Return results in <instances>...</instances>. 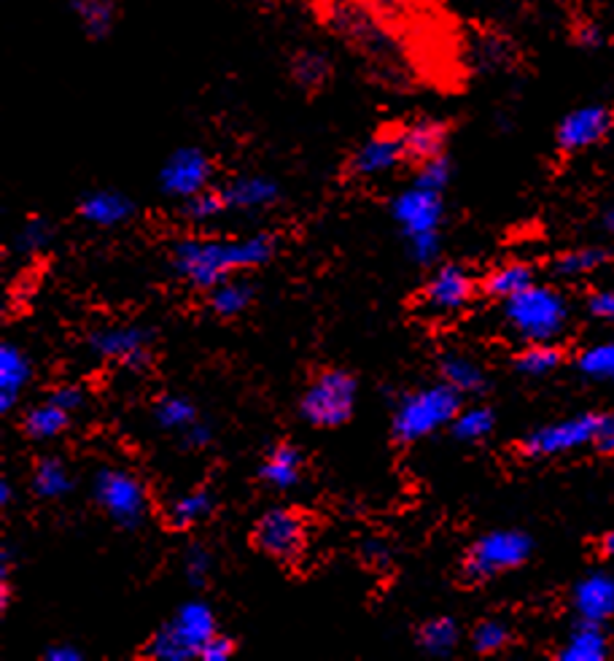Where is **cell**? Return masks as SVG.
Returning <instances> with one entry per match:
<instances>
[{
	"label": "cell",
	"mask_w": 614,
	"mask_h": 661,
	"mask_svg": "<svg viewBox=\"0 0 614 661\" xmlns=\"http://www.w3.org/2000/svg\"><path fill=\"white\" fill-rule=\"evenodd\" d=\"M275 254V235L261 233L237 241L189 238L173 246V270L197 290H213L235 270L259 268Z\"/></svg>",
	"instance_id": "obj_1"
},
{
	"label": "cell",
	"mask_w": 614,
	"mask_h": 661,
	"mask_svg": "<svg viewBox=\"0 0 614 661\" xmlns=\"http://www.w3.org/2000/svg\"><path fill=\"white\" fill-rule=\"evenodd\" d=\"M504 321L520 341L553 343L568 325V303L553 286L531 284L504 301Z\"/></svg>",
	"instance_id": "obj_2"
},
{
	"label": "cell",
	"mask_w": 614,
	"mask_h": 661,
	"mask_svg": "<svg viewBox=\"0 0 614 661\" xmlns=\"http://www.w3.org/2000/svg\"><path fill=\"white\" fill-rule=\"evenodd\" d=\"M216 635V615L205 602H186L168 624L159 626L146 646L154 661H189L200 657L202 646Z\"/></svg>",
	"instance_id": "obj_3"
},
{
	"label": "cell",
	"mask_w": 614,
	"mask_h": 661,
	"mask_svg": "<svg viewBox=\"0 0 614 661\" xmlns=\"http://www.w3.org/2000/svg\"><path fill=\"white\" fill-rule=\"evenodd\" d=\"M458 411V389H453L445 381L434 383V387H426L402 400L394 416V434L402 443H415V440L442 429L445 424H453Z\"/></svg>",
	"instance_id": "obj_4"
},
{
	"label": "cell",
	"mask_w": 614,
	"mask_h": 661,
	"mask_svg": "<svg viewBox=\"0 0 614 661\" xmlns=\"http://www.w3.org/2000/svg\"><path fill=\"white\" fill-rule=\"evenodd\" d=\"M533 551V540L520 529H496L482 535L464 556V578L471 584H482L496 575L509 573L528 562Z\"/></svg>",
	"instance_id": "obj_5"
},
{
	"label": "cell",
	"mask_w": 614,
	"mask_h": 661,
	"mask_svg": "<svg viewBox=\"0 0 614 661\" xmlns=\"http://www.w3.org/2000/svg\"><path fill=\"white\" fill-rule=\"evenodd\" d=\"M356 378L351 372L323 370L316 381L307 387L303 403H299V414L305 416L307 424L321 429H332L345 424L354 416L356 408Z\"/></svg>",
	"instance_id": "obj_6"
},
{
	"label": "cell",
	"mask_w": 614,
	"mask_h": 661,
	"mask_svg": "<svg viewBox=\"0 0 614 661\" xmlns=\"http://www.w3.org/2000/svg\"><path fill=\"white\" fill-rule=\"evenodd\" d=\"M95 500L124 529L138 527L146 518V511H149L144 483L130 476L127 470H116V467L98 470V476H95Z\"/></svg>",
	"instance_id": "obj_7"
},
{
	"label": "cell",
	"mask_w": 614,
	"mask_h": 661,
	"mask_svg": "<svg viewBox=\"0 0 614 661\" xmlns=\"http://www.w3.org/2000/svg\"><path fill=\"white\" fill-rule=\"evenodd\" d=\"M601 414H579L572 419H563L548 427L533 429L531 434H526L520 443V451L528 460H548V456H561L568 451L585 449V445H593L595 429H599Z\"/></svg>",
	"instance_id": "obj_8"
},
{
	"label": "cell",
	"mask_w": 614,
	"mask_h": 661,
	"mask_svg": "<svg viewBox=\"0 0 614 661\" xmlns=\"http://www.w3.org/2000/svg\"><path fill=\"white\" fill-rule=\"evenodd\" d=\"M254 546L278 562H294L305 546V522L288 507H272L256 522Z\"/></svg>",
	"instance_id": "obj_9"
},
{
	"label": "cell",
	"mask_w": 614,
	"mask_h": 661,
	"mask_svg": "<svg viewBox=\"0 0 614 661\" xmlns=\"http://www.w3.org/2000/svg\"><path fill=\"white\" fill-rule=\"evenodd\" d=\"M210 179H213V162L197 146H181V149H175L164 160L162 171H159V186H162L164 195L181 197V200L208 189Z\"/></svg>",
	"instance_id": "obj_10"
},
{
	"label": "cell",
	"mask_w": 614,
	"mask_h": 661,
	"mask_svg": "<svg viewBox=\"0 0 614 661\" xmlns=\"http://www.w3.org/2000/svg\"><path fill=\"white\" fill-rule=\"evenodd\" d=\"M391 213H394L396 224L402 228L405 238H415V235H426V233H440L442 217H445L442 192L413 184L409 189L400 192V195L394 197V203H391Z\"/></svg>",
	"instance_id": "obj_11"
},
{
	"label": "cell",
	"mask_w": 614,
	"mask_h": 661,
	"mask_svg": "<svg viewBox=\"0 0 614 661\" xmlns=\"http://www.w3.org/2000/svg\"><path fill=\"white\" fill-rule=\"evenodd\" d=\"M151 332L144 327H102L89 335V348L102 359L122 362L130 370H144L151 362Z\"/></svg>",
	"instance_id": "obj_12"
},
{
	"label": "cell",
	"mask_w": 614,
	"mask_h": 661,
	"mask_svg": "<svg viewBox=\"0 0 614 661\" xmlns=\"http://www.w3.org/2000/svg\"><path fill=\"white\" fill-rule=\"evenodd\" d=\"M614 124L606 106H582L566 114L558 124V146L563 151H582L601 144Z\"/></svg>",
	"instance_id": "obj_13"
},
{
	"label": "cell",
	"mask_w": 614,
	"mask_h": 661,
	"mask_svg": "<svg viewBox=\"0 0 614 661\" xmlns=\"http://www.w3.org/2000/svg\"><path fill=\"white\" fill-rule=\"evenodd\" d=\"M574 613L579 621H590V624H604L614 615V575L606 570H593L585 575L572 591Z\"/></svg>",
	"instance_id": "obj_14"
},
{
	"label": "cell",
	"mask_w": 614,
	"mask_h": 661,
	"mask_svg": "<svg viewBox=\"0 0 614 661\" xmlns=\"http://www.w3.org/2000/svg\"><path fill=\"white\" fill-rule=\"evenodd\" d=\"M471 292H475V284L461 265H442L426 284L423 303L437 314H453L471 301Z\"/></svg>",
	"instance_id": "obj_15"
},
{
	"label": "cell",
	"mask_w": 614,
	"mask_h": 661,
	"mask_svg": "<svg viewBox=\"0 0 614 661\" xmlns=\"http://www.w3.org/2000/svg\"><path fill=\"white\" fill-rule=\"evenodd\" d=\"M402 160H407L402 133H378L358 146L351 171L356 176H380V173L394 171Z\"/></svg>",
	"instance_id": "obj_16"
},
{
	"label": "cell",
	"mask_w": 614,
	"mask_h": 661,
	"mask_svg": "<svg viewBox=\"0 0 614 661\" xmlns=\"http://www.w3.org/2000/svg\"><path fill=\"white\" fill-rule=\"evenodd\" d=\"M135 213V203L116 189H95L78 200V217L95 228H119Z\"/></svg>",
	"instance_id": "obj_17"
},
{
	"label": "cell",
	"mask_w": 614,
	"mask_h": 661,
	"mask_svg": "<svg viewBox=\"0 0 614 661\" xmlns=\"http://www.w3.org/2000/svg\"><path fill=\"white\" fill-rule=\"evenodd\" d=\"M30 383V362L14 343L0 346V411L9 414L20 403L22 389Z\"/></svg>",
	"instance_id": "obj_18"
},
{
	"label": "cell",
	"mask_w": 614,
	"mask_h": 661,
	"mask_svg": "<svg viewBox=\"0 0 614 661\" xmlns=\"http://www.w3.org/2000/svg\"><path fill=\"white\" fill-rule=\"evenodd\" d=\"M447 140V124L440 120H418L407 124L402 130V146H405V157L413 162L434 160L445 151Z\"/></svg>",
	"instance_id": "obj_19"
},
{
	"label": "cell",
	"mask_w": 614,
	"mask_h": 661,
	"mask_svg": "<svg viewBox=\"0 0 614 661\" xmlns=\"http://www.w3.org/2000/svg\"><path fill=\"white\" fill-rule=\"evenodd\" d=\"M226 208H237V211H254V208H267L278 200V184L265 176H241L224 186Z\"/></svg>",
	"instance_id": "obj_20"
},
{
	"label": "cell",
	"mask_w": 614,
	"mask_h": 661,
	"mask_svg": "<svg viewBox=\"0 0 614 661\" xmlns=\"http://www.w3.org/2000/svg\"><path fill=\"white\" fill-rule=\"evenodd\" d=\"M610 657V640L601 632V624H590V621H579L577 629L566 637L561 646V661H604Z\"/></svg>",
	"instance_id": "obj_21"
},
{
	"label": "cell",
	"mask_w": 614,
	"mask_h": 661,
	"mask_svg": "<svg viewBox=\"0 0 614 661\" xmlns=\"http://www.w3.org/2000/svg\"><path fill=\"white\" fill-rule=\"evenodd\" d=\"M71 11L84 36L93 38V41H102V38L111 36L119 20L116 0H71Z\"/></svg>",
	"instance_id": "obj_22"
},
{
	"label": "cell",
	"mask_w": 614,
	"mask_h": 661,
	"mask_svg": "<svg viewBox=\"0 0 614 661\" xmlns=\"http://www.w3.org/2000/svg\"><path fill=\"white\" fill-rule=\"evenodd\" d=\"M259 476L265 478L272 489H294L299 483V476H303V454H299L294 445L281 443L270 451V456L261 465Z\"/></svg>",
	"instance_id": "obj_23"
},
{
	"label": "cell",
	"mask_w": 614,
	"mask_h": 661,
	"mask_svg": "<svg viewBox=\"0 0 614 661\" xmlns=\"http://www.w3.org/2000/svg\"><path fill=\"white\" fill-rule=\"evenodd\" d=\"M440 372L445 378V383H451L461 394H477L486 389V372H482V367L469 357H464V354H447V357H442Z\"/></svg>",
	"instance_id": "obj_24"
},
{
	"label": "cell",
	"mask_w": 614,
	"mask_h": 661,
	"mask_svg": "<svg viewBox=\"0 0 614 661\" xmlns=\"http://www.w3.org/2000/svg\"><path fill=\"white\" fill-rule=\"evenodd\" d=\"M213 513V494L208 489L189 491V494H181L179 500H173L168 505V522L170 527L186 529L200 524L202 518H208Z\"/></svg>",
	"instance_id": "obj_25"
},
{
	"label": "cell",
	"mask_w": 614,
	"mask_h": 661,
	"mask_svg": "<svg viewBox=\"0 0 614 661\" xmlns=\"http://www.w3.org/2000/svg\"><path fill=\"white\" fill-rule=\"evenodd\" d=\"M71 424V411H65L62 405H57L54 400L36 405V408L27 411L25 416V432L33 440H49L57 438L62 429Z\"/></svg>",
	"instance_id": "obj_26"
},
{
	"label": "cell",
	"mask_w": 614,
	"mask_h": 661,
	"mask_svg": "<svg viewBox=\"0 0 614 661\" xmlns=\"http://www.w3.org/2000/svg\"><path fill=\"white\" fill-rule=\"evenodd\" d=\"M533 284V270L526 262H509L493 270L486 279V292L499 301H509L512 295Z\"/></svg>",
	"instance_id": "obj_27"
},
{
	"label": "cell",
	"mask_w": 614,
	"mask_h": 661,
	"mask_svg": "<svg viewBox=\"0 0 614 661\" xmlns=\"http://www.w3.org/2000/svg\"><path fill=\"white\" fill-rule=\"evenodd\" d=\"M458 637V624L453 619H431L418 629V642L429 657H451Z\"/></svg>",
	"instance_id": "obj_28"
},
{
	"label": "cell",
	"mask_w": 614,
	"mask_h": 661,
	"mask_svg": "<svg viewBox=\"0 0 614 661\" xmlns=\"http://www.w3.org/2000/svg\"><path fill=\"white\" fill-rule=\"evenodd\" d=\"M71 476H67L65 465L57 456H47V460L38 462L36 473H33V491H36L41 500H60L71 491Z\"/></svg>",
	"instance_id": "obj_29"
},
{
	"label": "cell",
	"mask_w": 614,
	"mask_h": 661,
	"mask_svg": "<svg viewBox=\"0 0 614 661\" xmlns=\"http://www.w3.org/2000/svg\"><path fill=\"white\" fill-rule=\"evenodd\" d=\"M332 62L318 49H305L292 60V76L303 89H321L329 82Z\"/></svg>",
	"instance_id": "obj_30"
},
{
	"label": "cell",
	"mask_w": 614,
	"mask_h": 661,
	"mask_svg": "<svg viewBox=\"0 0 614 661\" xmlns=\"http://www.w3.org/2000/svg\"><path fill=\"white\" fill-rule=\"evenodd\" d=\"M254 301V290L246 281H221L219 286L210 290V308L219 316H237L248 308Z\"/></svg>",
	"instance_id": "obj_31"
},
{
	"label": "cell",
	"mask_w": 614,
	"mask_h": 661,
	"mask_svg": "<svg viewBox=\"0 0 614 661\" xmlns=\"http://www.w3.org/2000/svg\"><path fill=\"white\" fill-rule=\"evenodd\" d=\"M610 254L604 248H574V252L561 254L555 259V273L563 279H579V276L595 273L599 268H604Z\"/></svg>",
	"instance_id": "obj_32"
},
{
	"label": "cell",
	"mask_w": 614,
	"mask_h": 661,
	"mask_svg": "<svg viewBox=\"0 0 614 661\" xmlns=\"http://www.w3.org/2000/svg\"><path fill=\"white\" fill-rule=\"evenodd\" d=\"M563 354L553 343H528L520 354H517L515 367L523 376H548L561 365Z\"/></svg>",
	"instance_id": "obj_33"
},
{
	"label": "cell",
	"mask_w": 614,
	"mask_h": 661,
	"mask_svg": "<svg viewBox=\"0 0 614 661\" xmlns=\"http://www.w3.org/2000/svg\"><path fill=\"white\" fill-rule=\"evenodd\" d=\"M493 424H496V419H493V411L486 408V405H475V408L458 411L451 429L458 440L475 443V440H482L486 434H491Z\"/></svg>",
	"instance_id": "obj_34"
},
{
	"label": "cell",
	"mask_w": 614,
	"mask_h": 661,
	"mask_svg": "<svg viewBox=\"0 0 614 661\" xmlns=\"http://www.w3.org/2000/svg\"><path fill=\"white\" fill-rule=\"evenodd\" d=\"M221 211H226L224 192H197V195L186 197L184 206H181V217L189 219V222H208V219L219 217Z\"/></svg>",
	"instance_id": "obj_35"
},
{
	"label": "cell",
	"mask_w": 614,
	"mask_h": 661,
	"mask_svg": "<svg viewBox=\"0 0 614 661\" xmlns=\"http://www.w3.org/2000/svg\"><path fill=\"white\" fill-rule=\"evenodd\" d=\"M157 421L164 429H181L184 432L189 424L197 421V408L186 397H164L157 405Z\"/></svg>",
	"instance_id": "obj_36"
},
{
	"label": "cell",
	"mask_w": 614,
	"mask_h": 661,
	"mask_svg": "<svg viewBox=\"0 0 614 661\" xmlns=\"http://www.w3.org/2000/svg\"><path fill=\"white\" fill-rule=\"evenodd\" d=\"M577 365L588 378H606V381H614V341L585 348V352L579 354Z\"/></svg>",
	"instance_id": "obj_37"
},
{
	"label": "cell",
	"mask_w": 614,
	"mask_h": 661,
	"mask_svg": "<svg viewBox=\"0 0 614 661\" xmlns=\"http://www.w3.org/2000/svg\"><path fill=\"white\" fill-rule=\"evenodd\" d=\"M509 642V629L502 621H482L471 632V648L482 657H491V653L504 651Z\"/></svg>",
	"instance_id": "obj_38"
},
{
	"label": "cell",
	"mask_w": 614,
	"mask_h": 661,
	"mask_svg": "<svg viewBox=\"0 0 614 661\" xmlns=\"http://www.w3.org/2000/svg\"><path fill=\"white\" fill-rule=\"evenodd\" d=\"M447 181H451V162H447L445 155L420 162L418 173H415V184L426 186V189L442 192L447 186Z\"/></svg>",
	"instance_id": "obj_39"
},
{
	"label": "cell",
	"mask_w": 614,
	"mask_h": 661,
	"mask_svg": "<svg viewBox=\"0 0 614 661\" xmlns=\"http://www.w3.org/2000/svg\"><path fill=\"white\" fill-rule=\"evenodd\" d=\"M51 238V228L47 219H27L25 228H22V233L16 235V248L20 252H38V248H44Z\"/></svg>",
	"instance_id": "obj_40"
},
{
	"label": "cell",
	"mask_w": 614,
	"mask_h": 661,
	"mask_svg": "<svg viewBox=\"0 0 614 661\" xmlns=\"http://www.w3.org/2000/svg\"><path fill=\"white\" fill-rule=\"evenodd\" d=\"M184 573L192 586H197V589L205 586L210 573V553L202 546H189V551L184 556Z\"/></svg>",
	"instance_id": "obj_41"
},
{
	"label": "cell",
	"mask_w": 614,
	"mask_h": 661,
	"mask_svg": "<svg viewBox=\"0 0 614 661\" xmlns=\"http://www.w3.org/2000/svg\"><path fill=\"white\" fill-rule=\"evenodd\" d=\"M407 248L409 257L418 265H434L437 257H440V233H426L407 238Z\"/></svg>",
	"instance_id": "obj_42"
},
{
	"label": "cell",
	"mask_w": 614,
	"mask_h": 661,
	"mask_svg": "<svg viewBox=\"0 0 614 661\" xmlns=\"http://www.w3.org/2000/svg\"><path fill=\"white\" fill-rule=\"evenodd\" d=\"M232 653H235V642H232L230 637L213 635L202 646L200 659L202 661H226V659H232Z\"/></svg>",
	"instance_id": "obj_43"
},
{
	"label": "cell",
	"mask_w": 614,
	"mask_h": 661,
	"mask_svg": "<svg viewBox=\"0 0 614 661\" xmlns=\"http://www.w3.org/2000/svg\"><path fill=\"white\" fill-rule=\"evenodd\" d=\"M590 316L604 321H614V290H599L588 297Z\"/></svg>",
	"instance_id": "obj_44"
},
{
	"label": "cell",
	"mask_w": 614,
	"mask_h": 661,
	"mask_svg": "<svg viewBox=\"0 0 614 661\" xmlns=\"http://www.w3.org/2000/svg\"><path fill=\"white\" fill-rule=\"evenodd\" d=\"M593 449L599 454H614V414H601L599 429H595Z\"/></svg>",
	"instance_id": "obj_45"
},
{
	"label": "cell",
	"mask_w": 614,
	"mask_h": 661,
	"mask_svg": "<svg viewBox=\"0 0 614 661\" xmlns=\"http://www.w3.org/2000/svg\"><path fill=\"white\" fill-rule=\"evenodd\" d=\"M361 556H364V562H367L369 567H374V570L389 567V562H391V551H389V546H385L383 540H367V542H364Z\"/></svg>",
	"instance_id": "obj_46"
},
{
	"label": "cell",
	"mask_w": 614,
	"mask_h": 661,
	"mask_svg": "<svg viewBox=\"0 0 614 661\" xmlns=\"http://www.w3.org/2000/svg\"><path fill=\"white\" fill-rule=\"evenodd\" d=\"M213 440V429L208 427V424L197 419L195 424H189V427L184 429V443L189 445V449H205V445Z\"/></svg>",
	"instance_id": "obj_47"
},
{
	"label": "cell",
	"mask_w": 614,
	"mask_h": 661,
	"mask_svg": "<svg viewBox=\"0 0 614 661\" xmlns=\"http://www.w3.org/2000/svg\"><path fill=\"white\" fill-rule=\"evenodd\" d=\"M49 400H54L57 405H62V408L71 411V414L84 405L82 389H76V387H60V389H54V392L49 394Z\"/></svg>",
	"instance_id": "obj_48"
},
{
	"label": "cell",
	"mask_w": 614,
	"mask_h": 661,
	"mask_svg": "<svg viewBox=\"0 0 614 661\" xmlns=\"http://www.w3.org/2000/svg\"><path fill=\"white\" fill-rule=\"evenodd\" d=\"M44 659L47 661H82L84 653L78 651L76 646H71V642H57V646H49L47 651H44Z\"/></svg>",
	"instance_id": "obj_49"
},
{
	"label": "cell",
	"mask_w": 614,
	"mask_h": 661,
	"mask_svg": "<svg viewBox=\"0 0 614 661\" xmlns=\"http://www.w3.org/2000/svg\"><path fill=\"white\" fill-rule=\"evenodd\" d=\"M577 44H579V47H588V49L599 47V44H601V30L595 25H582L577 30Z\"/></svg>",
	"instance_id": "obj_50"
},
{
	"label": "cell",
	"mask_w": 614,
	"mask_h": 661,
	"mask_svg": "<svg viewBox=\"0 0 614 661\" xmlns=\"http://www.w3.org/2000/svg\"><path fill=\"white\" fill-rule=\"evenodd\" d=\"M601 553H604L606 559H614V529L604 535V540H601Z\"/></svg>",
	"instance_id": "obj_51"
},
{
	"label": "cell",
	"mask_w": 614,
	"mask_h": 661,
	"mask_svg": "<svg viewBox=\"0 0 614 661\" xmlns=\"http://www.w3.org/2000/svg\"><path fill=\"white\" fill-rule=\"evenodd\" d=\"M11 497H14V491H11V483L9 481H0V502H3V505H9Z\"/></svg>",
	"instance_id": "obj_52"
},
{
	"label": "cell",
	"mask_w": 614,
	"mask_h": 661,
	"mask_svg": "<svg viewBox=\"0 0 614 661\" xmlns=\"http://www.w3.org/2000/svg\"><path fill=\"white\" fill-rule=\"evenodd\" d=\"M604 230L614 238V206L610 208V211L604 213Z\"/></svg>",
	"instance_id": "obj_53"
}]
</instances>
